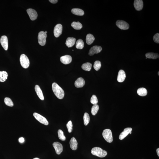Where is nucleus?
I'll return each instance as SVG.
<instances>
[{
    "label": "nucleus",
    "instance_id": "f257e3e1",
    "mask_svg": "<svg viewBox=\"0 0 159 159\" xmlns=\"http://www.w3.org/2000/svg\"><path fill=\"white\" fill-rule=\"evenodd\" d=\"M52 88L55 95L58 99H61L63 98L65 95L64 90L57 83H53Z\"/></svg>",
    "mask_w": 159,
    "mask_h": 159
},
{
    "label": "nucleus",
    "instance_id": "f03ea898",
    "mask_svg": "<svg viewBox=\"0 0 159 159\" xmlns=\"http://www.w3.org/2000/svg\"><path fill=\"white\" fill-rule=\"evenodd\" d=\"M91 153L93 155L100 158L104 157L107 154V151L103 150L100 148L98 147H95L93 148L91 150Z\"/></svg>",
    "mask_w": 159,
    "mask_h": 159
},
{
    "label": "nucleus",
    "instance_id": "7ed1b4c3",
    "mask_svg": "<svg viewBox=\"0 0 159 159\" xmlns=\"http://www.w3.org/2000/svg\"><path fill=\"white\" fill-rule=\"evenodd\" d=\"M102 135L104 139L108 142H112L113 141V135L112 132L110 129H105L104 130Z\"/></svg>",
    "mask_w": 159,
    "mask_h": 159
},
{
    "label": "nucleus",
    "instance_id": "20e7f679",
    "mask_svg": "<svg viewBox=\"0 0 159 159\" xmlns=\"http://www.w3.org/2000/svg\"><path fill=\"white\" fill-rule=\"evenodd\" d=\"M20 62L22 67L24 69H27L29 67L30 64L29 60L25 54H22L21 55Z\"/></svg>",
    "mask_w": 159,
    "mask_h": 159
},
{
    "label": "nucleus",
    "instance_id": "39448f33",
    "mask_svg": "<svg viewBox=\"0 0 159 159\" xmlns=\"http://www.w3.org/2000/svg\"><path fill=\"white\" fill-rule=\"evenodd\" d=\"M47 34L44 31L39 32L38 37L39 44L41 46H44L46 44Z\"/></svg>",
    "mask_w": 159,
    "mask_h": 159
},
{
    "label": "nucleus",
    "instance_id": "423d86ee",
    "mask_svg": "<svg viewBox=\"0 0 159 159\" xmlns=\"http://www.w3.org/2000/svg\"><path fill=\"white\" fill-rule=\"evenodd\" d=\"M33 115L35 118L41 123L45 125H48L49 124L48 122L45 117L36 113H34Z\"/></svg>",
    "mask_w": 159,
    "mask_h": 159
},
{
    "label": "nucleus",
    "instance_id": "0eeeda50",
    "mask_svg": "<svg viewBox=\"0 0 159 159\" xmlns=\"http://www.w3.org/2000/svg\"><path fill=\"white\" fill-rule=\"evenodd\" d=\"M116 24L117 26L121 30H127L129 28V24L128 23L123 20H117Z\"/></svg>",
    "mask_w": 159,
    "mask_h": 159
},
{
    "label": "nucleus",
    "instance_id": "6e6552de",
    "mask_svg": "<svg viewBox=\"0 0 159 159\" xmlns=\"http://www.w3.org/2000/svg\"><path fill=\"white\" fill-rule=\"evenodd\" d=\"M62 30V26L61 24H57L54 28V34L55 36L56 37H59L61 35Z\"/></svg>",
    "mask_w": 159,
    "mask_h": 159
},
{
    "label": "nucleus",
    "instance_id": "1a4fd4ad",
    "mask_svg": "<svg viewBox=\"0 0 159 159\" xmlns=\"http://www.w3.org/2000/svg\"><path fill=\"white\" fill-rule=\"evenodd\" d=\"M57 154H61L63 151V146L61 143L58 142H55L52 144Z\"/></svg>",
    "mask_w": 159,
    "mask_h": 159
},
{
    "label": "nucleus",
    "instance_id": "9d476101",
    "mask_svg": "<svg viewBox=\"0 0 159 159\" xmlns=\"http://www.w3.org/2000/svg\"><path fill=\"white\" fill-rule=\"evenodd\" d=\"M26 12L32 20H35L36 19L37 17V14L36 11L35 9L29 8L26 10Z\"/></svg>",
    "mask_w": 159,
    "mask_h": 159
},
{
    "label": "nucleus",
    "instance_id": "9b49d317",
    "mask_svg": "<svg viewBox=\"0 0 159 159\" xmlns=\"http://www.w3.org/2000/svg\"><path fill=\"white\" fill-rule=\"evenodd\" d=\"M102 50V47L99 46H94L92 47L89 51V55L92 56L95 54H98L100 53Z\"/></svg>",
    "mask_w": 159,
    "mask_h": 159
},
{
    "label": "nucleus",
    "instance_id": "f8f14e48",
    "mask_svg": "<svg viewBox=\"0 0 159 159\" xmlns=\"http://www.w3.org/2000/svg\"><path fill=\"white\" fill-rule=\"evenodd\" d=\"M0 42L5 50H8V41L6 36L5 35L2 36L0 39Z\"/></svg>",
    "mask_w": 159,
    "mask_h": 159
},
{
    "label": "nucleus",
    "instance_id": "ddd939ff",
    "mask_svg": "<svg viewBox=\"0 0 159 159\" xmlns=\"http://www.w3.org/2000/svg\"><path fill=\"white\" fill-rule=\"evenodd\" d=\"M143 2L142 0H135L134 1V6L136 10L140 11L143 7Z\"/></svg>",
    "mask_w": 159,
    "mask_h": 159
},
{
    "label": "nucleus",
    "instance_id": "4468645a",
    "mask_svg": "<svg viewBox=\"0 0 159 159\" xmlns=\"http://www.w3.org/2000/svg\"><path fill=\"white\" fill-rule=\"evenodd\" d=\"M60 60L62 63L67 65L71 63L72 58L71 56L67 55L61 57L60 58Z\"/></svg>",
    "mask_w": 159,
    "mask_h": 159
},
{
    "label": "nucleus",
    "instance_id": "2eb2a0df",
    "mask_svg": "<svg viewBox=\"0 0 159 159\" xmlns=\"http://www.w3.org/2000/svg\"><path fill=\"white\" fill-rule=\"evenodd\" d=\"M132 128H125L124 131L121 133L119 137V139L120 140L123 139L127 136L131 132Z\"/></svg>",
    "mask_w": 159,
    "mask_h": 159
},
{
    "label": "nucleus",
    "instance_id": "dca6fc26",
    "mask_svg": "<svg viewBox=\"0 0 159 159\" xmlns=\"http://www.w3.org/2000/svg\"><path fill=\"white\" fill-rule=\"evenodd\" d=\"M126 77V73L123 70H121L118 72L117 81L119 82L122 83L124 82Z\"/></svg>",
    "mask_w": 159,
    "mask_h": 159
},
{
    "label": "nucleus",
    "instance_id": "f3484780",
    "mask_svg": "<svg viewBox=\"0 0 159 159\" xmlns=\"http://www.w3.org/2000/svg\"><path fill=\"white\" fill-rule=\"evenodd\" d=\"M85 83L84 79L81 77H79L75 81V85L77 88H82L84 86Z\"/></svg>",
    "mask_w": 159,
    "mask_h": 159
},
{
    "label": "nucleus",
    "instance_id": "a211bd4d",
    "mask_svg": "<svg viewBox=\"0 0 159 159\" xmlns=\"http://www.w3.org/2000/svg\"><path fill=\"white\" fill-rule=\"evenodd\" d=\"M70 147L73 150H77V141L74 137L72 138L70 141Z\"/></svg>",
    "mask_w": 159,
    "mask_h": 159
},
{
    "label": "nucleus",
    "instance_id": "6ab92c4d",
    "mask_svg": "<svg viewBox=\"0 0 159 159\" xmlns=\"http://www.w3.org/2000/svg\"><path fill=\"white\" fill-rule=\"evenodd\" d=\"M35 90L37 96H38L39 99L42 100V101L44 100V98L43 92L39 86L38 85H36L35 86Z\"/></svg>",
    "mask_w": 159,
    "mask_h": 159
},
{
    "label": "nucleus",
    "instance_id": "aec40b11",
    "mask_svg": "<svg viewBox=\"0 0 159 159\" xmlns=\"http://www.w3.org/2000/svg\"><path fill=\"white\" fill-rule=\"evenodd\" d=\"M76 39L73 37H69L66 39L65 44L69 48L73 47L75 44Z\"/></svg>",
    "mask_w": 159,
    "mask_h": 159
},
{
    "label": "nucleus",
    "instance_id": "412c9836",
    "mask_svg": "<svg viewBox=\"0 0 159 159\" xmlns=\"http://www.w3.org/2000/svg\"><path fill=\"white\" fill-rule=\"evenodd\" d=\"M8 77V73L5 71H0V82H4Z\"/></svg>",
    "mask_w": 159,
    "mask_h": 159
},
{
    "label": "nucleus",
    "instance_id": "4be33fe9",
    "mask_svg": "<svg viewBox=\"0 0 159 159\" xmlns=\"http://www.w3.org/2000/svg\"><path fill=\"white\" fill-rule=\"evenodd\" d=\"M71 12L73 14L78 16H83L84 14V11L78 8L73 9H72Z\"/></svg>",
    "mask_w": 159,
    "mask_h": 159
},
{
    "label": "nucleus",
    "instance_id": "5701e85b",
    "mask_svg": "<svg viewBox=\"0 0 159 159\" xmlns=\"http://www.w3.org/2000/svg\"><path fill=\"white\" fill-rule=\"evenodd\" d=\"M95 39L93 35L91 34H89L87 35L86 37V42L87 44L88 45L91 44L93 43Z\"/></svg>",
    "mask_w": 159,
    "mask_h": 159
},
{
    "label": "nucleus",
    "instance_id": "b1692460",
    "mask_svg": "<svg viewBox=\"0 0 159 159\" xmlns=\"http://www.w3.org/2000/svg\"><path fill=\"white\" fill-rule=\"evenodd\" d=\"M145 56L147 58L156 59L159 58V54L157 53L148 52L145 54Z\"/></svg>",
    "mask_w": 159,
    "mask_h": 159
},
{
    "label": "nucleus",
    "instance_id": "393cba45",
    "mask_svg": "<svg viewBox=\"0 0 159 159\" xmlns=\"http://www.w3.org/2000/svg\"><path fill=\"white\" fill-rule=\"evenodd\" d=\"M138 95L141 96H146L147 94V91L145 88H141L138 89L137 91Z\"/></svg>",
    "mask_w": 159,
    "mask_h": 159
},
{
    "label": "nucleus",
    "instance_id": "a878e982",
    "mask_svg": "<svg viewBox=\"0 0 159 159\" xmlns=\"http://www.w3.org/2000/svg\"><path fill=\"white\" fill-rule=\"evenodd\" d=\"M92 65L89 62H86L83 64L81 66L82 69L84 70L89 71L91 69Z\"/></svg>",
    "mask_w": 159,
    "mask_h": 159
},
{
    "label": "nucleus",
    "instance_id": "bb28decb",
    "mask_svg": "<svg viewBox=\"0 0 159 159\" xmlns=\"http://www.w3.org/2000/svg\"><path fill=\"white\" fill-rule=\"evenodd\" d=\"M71 25L72 27L76 30H80L83 27L82 24L78 21L77 22H73L72 23Z\"/></svg>",
    "mask_w": 159,
    "mask_h": 159
},
{
    "label": "nucleus",
    "instance_id": "cd10ccee",
    "mask_svg": "<svg viewBox=\"0 0 159 159\" xmlns=\"http://www.w3.org/2000/svg\"><path fill=\"white\" fill-rule=\"evenodd\" d=\"M84 43L82 39H80L77 41L76 44V48L77 49H82L84 48Z\"/></svg>",
    "mask_w": 159,
    "mask_h": 159
},
{
    "label": "nucleus",
    "instance_id": "c85d7f7f",
    "mask_svg": "<svg viewBox=\"0 0 159 159\" xmlns=\"http://www.w3.org/2000/svg\"><path fill=\"white\" fill-rule=\"evenodd\" d=\"M84 124L85 126H87L90 122V118L88 113H85L84 116Z\"/></svg>",
    "mask_w": 159,
    "mask_h": 159
},
{
    "label": "nucleus",
    "instance_id": "c756f323",
    "mask_svg": "<svg viewBox=\"0 0 159 159\" xmlns=\"http://www.w3.org/2000/svg\"><path fill=\"white\" fill-rule=\"evenodd\" d=\"M99 109V105L97 104L94 105L91 110V113L92 115H95L97 114Z\"/></svg>",
    "mask_w": 159,
    "mask_h": 159
},
{
    "label": "nucleus",
    "instance_id": "7c9ffc66",
    "mask_svg": "<svg viewBox=\"0 0 159 159\" xmlns=\"http://www.w3.org/2000/svg\"><path fill=\"white\" fill-rule=\"evenodd\" d=\"M4 102L6 105L10 107H12L14 106V104L10 98L8 97L5 98Z\"/></svg>",
    "mask_w": 159,
    "mask_h": 159
},
{
    "label": "nucleus",
    "instance_id": "2f4dec72",
    "mask_svg": "<svg viewBox=\"0 0 159 159\" xmlns=\"http://www.w3.org/2000/svg\"><path fill=\"white\" fill-rule=\"evenodd\" d=\"M58 137L59 139L62 141H65L66 140V137L64 135V132L61 129H59L58 131Z\"/></svg>",
    "mask_w": 159,
    "mask_h": 159
},
{
    "label": "nucleus",
    "instance_id": "473e14b6",
    "mask_svg": "<svg viewBox=\"0 0 159 159\" xmlns=\"http://www.w3.org/2000/svg\"><path fill=\"white\" fill-rule=\"evenodd\" d=\"M101 62L99 61H96L95 62L94 67V69L96 70V71H98L101 68Z\"/></svg>",
    "mask_w": 159,
    "mask_h": 159
},
{
    "label": "nucleus",
    "instance_id": "72a5a7b5",
    "mask_svg": "<svg viewBox=\"0 0 159 159\" xmlns=\"http://www.w3.org/2000/svg\"><path fill=\"white\" fill-rule=\"evenodd\" d=\"M90 102L94 105L97 104L98 101L97 98L95 95H93L92 97L91 98Z\"/></svg>",
    "mask_w": 159,
    "mask_h": 159
},
{
    "label": "nucleus",
    "instance_id": "f704fd0d",
    "mask_svg": "<svg viewBox=\"0 0 159 159\" xmlns=\"http://www.w3.org/2000/svg\"><path fill=\"white\" fill-rule=\"evenodd\" d=\"M66 126L68 129V131L69 133H71L73 130V124L71 121H69L66 125Z\"/></svg>",
    "mask_w": 159,
    "mask_h": 159
},
{
    "label": "nucleus",
    "instance_id": "c9c22d12",
    "mask_svg": "<svg viewBox=\"0 0 159 159\" xmlns=\"http://www.w3.org/2000/svg\"><path fill=\"white\" fill-rule=\"evenodd\" d=\"M153 40L154 42L157 43H159V34L157 33L154 35L153 37Z\"/></svg>",
    "mask_w": 159,
    "mask_h": 159
},
{
    "label": "nucleus",
    "instance_id": "e433bc0d",
    "mask_svg": "<svg viewBox=\"0 0 159 159\" xmlns=\"http://www.w3.org/2000/svg\"><path fill=\"white\" fill-rule=\"evenodd\" d=\"M49 1L53 4H56L58 2L57 0H49Z\"/></svg>",
    "mask_w": 159,
    "mask_h": 159
},
{
    "label": "nucleus",
    "instance_id": "4c0bfd02",
    "mask_svg": "<svg viewBox=\"0 0 159 159\" xmlns=\"http://www.w3.org/2000/svg\"><path fill=\"white\" fill-rule=\"evenodd\" d=\"M19 141L21 143H23L24 141V138L23 137H21L19 139Z\"/></svg>",
    "mask_w": 159,
    "mask_h": 159
},
{
    "label": "nucleus",
    "instance_id": "58836bf2",
    "mask_svg": "<svg viewBox=\"0 0 159 159\" xmlns=\"http://www.w3.org/2000/svg\"><path fill=\"white\" fill-rule=\"evenodd\" d=\"M156 152L158 156H159V148H158L157 149Z\"/></svg>",
    "mask_w": 159,
    "mask_h": 159
},
{
    "label": "nucleus",
    "instance_id": "ea45409f",
    "mask_svg": "<svg viewBox=\"0 0 159 159\" xmlns=\"http://www.w3.org/2000/svg\"><path fill=\"white\" fill-rule=\"evenodd\" d=\"M33 159H40L39 158H34Z\"/></svg>",
    "mask_w": 159,
    "mask_h": 159
},
{
    "label": "nucleus",
    "instance_id": "a19ab883",
    "mask_svg": "<svg viewBox=\"0 0 159 159\" xmlns=\"http://www.w3.org/2000/svg\"><path fill=\"white\" fill-rule=\"evenodd\" d=\"M45 33H46V34H47V31H45Z\"/></svg>",
    "mask_w": 159,
    "mask_h": 159
},
{
    "label": "nucleus",
    "instance_id": "79ce46f5",
    "mask_svg": "<svg viewBox=\"0 0 159 159\" xmlns=\"http://www.w3.org/2000/svg\"><path fill=\"white\" fill-rule=\"evenodd\" d=\"M131 134V132H130V134Z\"/></svg>",
    "mask_w": 159,
    "mask_h": 159
},
{
    "label": "nucleus",
    "instance_id": "37998d69",
    "mask_svg": "<svg viewBox=\"0 0 159 159\" xmlns=\"http://www.w3.org/2000/svg\"><path fill=\"white\" fill-rule=\"evenodd\" d=\"M159 72H158V75H159Z\"/></svg>",
    "mask_w": 159,
    "mask_h": 159
}]
</instances>
